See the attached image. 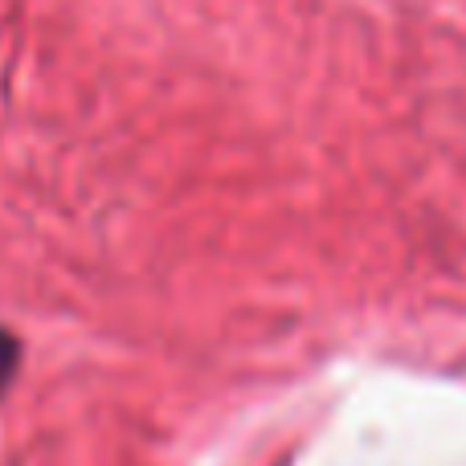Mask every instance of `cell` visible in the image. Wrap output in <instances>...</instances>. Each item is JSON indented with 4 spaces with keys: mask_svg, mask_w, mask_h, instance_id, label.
Masks as SVG:
<instances>
[{
    "mask_svg": "<svg viewBox=\"0 0 466 466\" xmlns=\"http://www.w3.org/2000/svg\"><path fill=\"white\" fill-rule=\"evenodd\" d=\"M13 364H16V344L8 336H0V385L13 377Z\"/></svg>",
    "mask_w": 466,
    "mask_h": 466,
    "instance_id": "cell-1",
    "label": "cell"
}]
</instances>
